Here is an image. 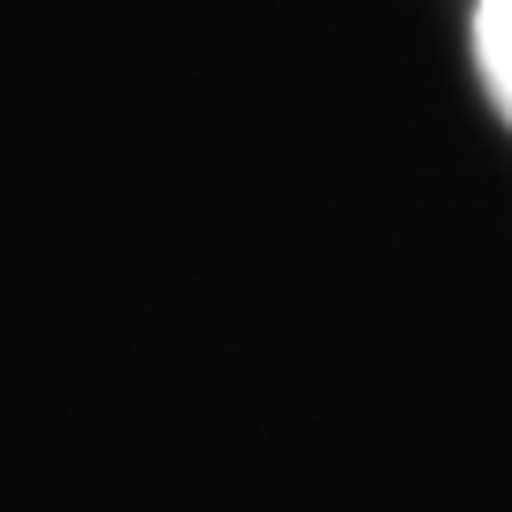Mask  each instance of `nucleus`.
I'll return each mask as SVG.
<instances>
[{
    "mask_svg": "<svg viewBox=\"0 0 512 512\" xmlns=\"http://www.w3.org/2000/svg\"><path fill=\"white\" fill-rule=\"evenodd\" d=\"M474 54H482V77H490L497 107L512 123V0H482L474 8Z\"/></svg>",
    "mask_w": 512,
    "mask_h": 512,
    "instance_id": "f257e3e1",
    "label": "nucleus"
}]
</instances>
